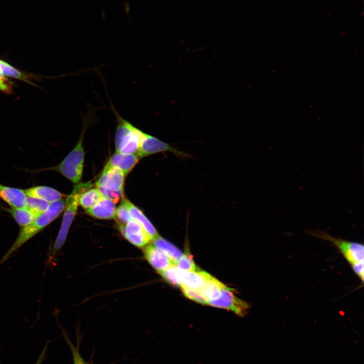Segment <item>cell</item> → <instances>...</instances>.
Returning <instances> with one entry per match:
<instances>
[{"label": "cell", "instance_id": "obj_19", "mask_svg": "<svg viewBox=\"0 0 364 364\" xmlns=\"http://www.w3.org/2000/svg\"><path fill=\"white\" fill-rule=\"evenodd\" d=\"M152 241L153 245L164 252L175 264L183 254L179 249L159 235Z\"/></svg>", "mask_w": 364, "mask_h": 364}, {"label": "cell", "instance_id": "obj_28", "mask_svg": "<svg viewBox=\"0 0 364 364\" xmlns=\"http://www.w3.org/2000/svg\"><path fill=\"white\" fill-rule=\"evenodd\" d=\"M0 89L5 93L9 94L12 92V85L6 78L0 68Z\"/></svg>", "mask_w": 364, "mask_h": 364}, {"label": "cell", "instance_id": "obj_23", "mask_svg": "<svg viewBox=\"0 0 364 364\" xmlns=\"http://www.w3.org/2000/svg\"><path fill=\"white\" fill-rule=\"evenodd\" d=\"M0 68L3 74L5 76L22 80H27L26 79L28 78V76H26L24 74H23L17 69L2 60H0Z\"/></svg>", "mask_w": 364, "mask_h": 364}, {"label": "cell", "instance_id": "obj_20", "mask_svg": "<svg viewBox=\"0 0 364 364\" xmlns=\"http://www.w3.org/2000/svg\"><path fill=\"white\" fill-rule=\"evenodd\" d=\"M158 272L169 284L176 287H181V284L179 277V269L175 264H173L169 268Z\"/></svg>", "mask_w": 364, "mask_h": 364}, {"label": "cell", "instance_id": "obj_25", "mask_svg": "<svg viewBox=\"0 0 364 364\" xmlns=\"http://www.w3.org/2000/svg\"><path fill=\"white\" fill-rule=\"evenodd\" d=\"M123 237L133 245L140 247L146 246L152 241L146 232L137 234L125 235Z\"/></svg>", "mask_w": 364, "mask_h": 364}, {"label": "cell", "instance_id": "obj_22", "mask_svg": "<svg viewBox=\"0 0 364 364\" xmlns=\"http://www.w3.org/2000/svg\"><path fill=\"white\" fill-rule=\"evenodd\" d=\"M175 265L178 269L183 271H195L199 270L192 256L188 253L182 254L175 263Z\"/></svg>", "mask_w": 364, "mask_h": 364}, {"label": "cell", "instance_id": "obj_8", "mask_svg": "<svg viewBox=\"0 0 364 364\" xmlns=\"http://www.w3.org/2000/svg\"><path fill=\"white\" fill-rule=\"evenodd\" d=\"M125 175L118 168H113L102 173L96 183V188L111 191H123Z\"/></svg>", "mask_w": 364, "mask_h": 364}, {"label": "cell", "instance_id": "obj_14", "mask_svg": "<svg viewBox=\"0 0 364 364\" xmlns=\"http://www.w3.org/2000/svg\"><path fill=\"white\" fill-rule=\"evenodd\" d=\"M125 201L131 219L139 222L152 240L158 236V233L143 212L125 198Z\"/></svg>", "mask_w": 364, "mask_h": 364}, {"label": "cell", "instance_id": "obj_18", "mask_svg": "<svg viewBox=\"0 0 364 364\" xmlns=\"http://www.w3.org/2000/svg\"><path fill=\"white\" fill-rule=\"evenodd\" d=\"M103 198L97 188H88L83 191L78 198V204L85 210L94 207Z\"/></svg>", "mask_w": 364, "mask_h": 364}, {"label": "cell", "instance_id": "obj_7", "mask_svg": "<svg viewBox=\"0 0 364 364\" xmlns=\"http://www.w3.org/2000/svg\"><path fill=\"white\" fill-rule=\"evenodd\" d=\"M165 151L174 153L179 157H186L188 156L187 154L145 132L136 154L141 159L148 155Z\"/></svg>", "mask_w": 364, "mask_h": 364}, {"label": "cell", "instance_id": "obj_13", "mask_svg": "<svg viewBox=\"0 0 364 364\" xmlns=\"http://www.w3.org/2000/svg\"><path fill=\"white\" fill-rule=\"evenodd\" d=\"M26 196L40 199L51 203L63 199L65 195L50 187L38 186L24 190Z\"/></svg>", "mask_w": 364, "mask_h": 364}, {"label": "cell", "instance_id": "obj_16", "mask_svg": "<svg viewBox=\"0 0 364 364\" xmlns=\"http://www.w3.org/2000/svg\"><path fill=\"white\" fill-rule=\"evenodd\" d=\"M225 286L223 284L208 274L199 290L208 301L217 298L220 294L221 290Z\"/></svg>", "mask_w": 364, "mask_h": 364}, {"label": "cell", "instance_id": "obj_15", "mask_svg": "<svg viewBox=\"0 0 364 364\" xmlns=\"http://www.w3.org/2000/svg\"><path fill=\"white\" fill-rule=\"evenodd\" d=\"M208 275V273L203 271H188L179 269L181 287L199 290Z\"/></svg>", "mask_w": 364, "mask_h": 364}, {"label": "cell", "instance_id": "obj_3", "mask_svg": "<svg viewBox=\"0 0 364 364\" xmlns=\"http://www.w3.org/2000/svg\"><path fill=\"white\" fill-rule=\"evenodd\" d=\"M313 236L331 242L339 250L353 271L363 282L364 246L362 243L349 241L331 236L321 230H308Z\"/></svg>", "mask_w": 364, "mask_h": 364}, {"label": "cell", "instance_id": "obj_29", "mask_svg": "<svg viewBox=\"0 0 364 364\" xmlns=\"http://www.w3.org/2000/svg\"><path fill=\"white\" fill-rule=\"evenodd\" d=\"M48 344L47 343L46 345L44 346V348H43L40 354L39 355L36 362L35 364H41L43 362V360L44 359L46 353L47 352V350L48 348Z\"/></svg>", "mask_w": 364, "mask_h": 364}, {"label": "cell", "instance_id": "obj_24", "mask_svg": "<svg viewBox=\"0 0 364 364\" xmlns=\"http://www.w3.org/2000/svg\"><path fill=\"white\" fill-rule=\"evenodd\" d=\"M117 219V222L123 224H126L131 219L128 208L125 201V198L121 199V202L116 210L115 218Z\"/></svg>", "mask_w": 364, "mask_h": 364}, {"label": "cell", "instance_id": "obj_27", "mask_svg": "<svg viewBox=\"0 0 364 364\" xmlns=\"http://www.w3.org/2000/svg\"><path fill=\"white\" fill-rule=\"evenodd\" d=\"M67 342L72 353L74 364H88L82 358L78 348L75 347L68 340H67Z\"/></svg>", "mask_w": 364, "mask_h": 364}, {"label": "cell", "instance_id": "obj_1", "mask_svg": "<svg viewBox=\"0 0 364 364\" xmlns=\"http://www.w3.org/2000/svg\"><path fill=\"white\" fill-rule=\"evenodd\" d=\"M66 199L51 203L48 210L29 224L21 227L13 245L0 260V265L15 252L56 219L65 209Z\"/></svg>", "mask_w": 364, "mask_h": 364}, {"label": "cell", "instance_id": "obj_9", "mask_svg": "<svg viewBox=\"0 0 364 364\" xmlns=\"http://www.w3.org/2000/svg\"><path fill=\"white\" fill-rule=\"evenodd\" d=\"M140 159L137 154H122L115 152L104 166L102 173L117 167L126 175L132 169Z\"/></svg>", "mask_w": 364, "mask_h": 364}, {"label": "cell", "instance_id": "obj_17", "mask_svg": "<svg viewBox=\"0 0 364 364\" xmlns=\"http://www.w3.org/2000/svg\"><path fill=\"white\" fill-rule=\"evenodd\" d=\"M7 210L21 227L29 224L40 215L27 207H11Z\"/></svg>", "mask_w": 364, "mask_h": 364}, {"label": "cell", "instance_id": "obj_5", "mask_svg": "<svg viewBox=\"0 0 364 364\" xmlns=\"http://www.w3.org/2000/svg\"><path fill=\"white\" fill-rule=\"evenodd\" d=\"M91 186L90 182L75 186L72 193L66 198L65 212L60 230L54 242L52 254L55 253L64 244L69 228L77 212L79 205V197L83 191L90 188Z\"/></svg>", "mask_w": 364, "mask_h": 364}, {"label": "cell", "instance_id": "obj_21", "mask_svg": "<svg viewBox=\"0 0 364 364\" xmlns=\"http://www.w3.org/2000/svg\"><path fill=\"white\" fill-rule=\"evenodd\" d=\"M50 204L47 201L40 199L27 196L26 198V207L40 214L48 210Z\"/></svg>", "mask_w": 364, "mask_h": 364}, {"label": "cell", "instance_id": "obj_2", "mask_svg": "<svg viewBox=\"0 0 364 364\" xmlns=\"http://www.w3.org/2000/svg\"><path fill=\"white\" fill-rule=\"evenodd\" d=\"M95 117L94 110L89 109L85 116L83 128L78 142L74 149L57 165L48 168L57 171L74 184L78 183L82 177L84 152L83 138L85 129Z\"/></svg>", "mask_w": 364, "mask_h": 364}, {"label": "cell", "instance_id": "obj_4", "mask_svg": "<svg viewBox=\"0 0 364 364\" xmlns=\"http://www.w3.org/2000/svg\"><path fill=\"white\" fill-rule=\"evenodd\" d=\"M112 109L117 123L115 136L116 152L136 154L144 132L122 118L113 106Z\"/></svg>", "mask_w": 364, "mask_h": 364}, {"label": "cell", "instance_id": "obj_10", "mask_svg": "<svg viewBox=\"0 0 364 364\" xmlns=\"http://www.w3.org/2000/svg\"><path fill=\"white\" fill-rule=\"evenodd\" d=\"M144 254L148 262L158 272L175 264L164 252L154 245L146 246L144 250Z\"/></svg>", "mask_w": 364, "mask_h": 364}, {"label": "cell", "instance_id": "obj_11", "mask_svg": "<svg viewBox=\"0 0 364 364\" xmlns=\"http://www.w3.org/2000/svg\"><path fill=\"white\" fill-rule=\"evenodd\" d=\"M26 198L24 190L0 184V198L11 207H26Z\"/></svg>", "mask_w": 364, "mask_h": 364}, {"label": "cell", "instance_id": "obj_6", "mask_svg": "<svg viewBox=\"0 0 364 364\" xmlns=\"http://www.w3.org/2000/svg\"><path fill=\"white\" fill-rule=\"evenodd\" d=\"M212 306L229 309L239 316L245 315L249 308V304L236 296L232 289L226 286L221 290L219 296L207 301Z\"/></svg>", "mask_w": 364, "mask_h": 364}, {"label": "cell", "instance_id": "obj_26", "mask_svg": "<svg viewBox=\"0 0 364 364\" xmlns=\"http://www.w3.org/2000/svg\"><path fill=\"white\" fill-rule=\"evenodd\" d=\"M184 295L188 298L197 302L207 304V300L203 297L199 290L181 287Z\"/></svg>", "mask_w": 364, "mask_h": 364}, {"label": "cell", "instance_id": "obj_12", "mask_svg": "<svg viewBox=\"0 0 364 364\" xmlns=\"http://www.w3.org/2000/svg\"><path fill=\"white\" fill-rule=\"evenodd\" d=\"M116 205L111 199L103 197L91 208L85 210L89 215L98 219H111L115 218Z\"/></svg>", "mask_w": 364, "mask_h": 364}]
</instances>
